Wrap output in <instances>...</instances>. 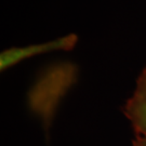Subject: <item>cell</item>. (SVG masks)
<instances>
[{
  "mask_svg": "<svg viewBox=\"0 0 146 146\" xmlns=\"http://www.w3.org/2000/svg\"><path fill=\"white\" fill-rule=\"evenodd\" d=\"M133 146H146V137L137 135L136 140L133 142Z\"/></svg>",
  "mask_w": 146,
  "mask_h": 146,
  "instance_id": "7a4b0ae2",
  "label": "cell"
},
{
  "mask_svg": "<svg viewBox=\"0 0 146 146\" xmlns=\"http://www.w3.org/2000/svg\"><path fill=\"white\" fill-rule=\"evenodd\" d=\"M125 114L132 122L137 135L146 137V68L137 80L133 96L125 105Z\"/></svg>",
  "mask_w": 146,
  "mask_h": 146,
  "instance_id": "6da1fadb",
  "label": "cell"
}]
</instances>
